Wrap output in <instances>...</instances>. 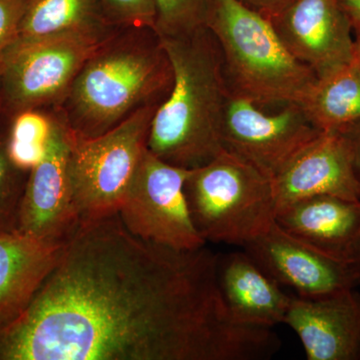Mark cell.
<instances>
[{
	"label": "cell",
	"mask_w": 360,
	"mask_h": 360,
	"mask_svg": "<svg viewBox=\"0 0 360 360\" xmlns=\"http://www.w3.org/2000/svg\"><path fill=\"white\" fill-rule=\"evenodd\" d=\"M219 253L177 250L118 213L82 222L25 314L0 329V360H264L272 328L232 321Z\"/></svg>",
	"instance_id": "cell-1"
},
{
	"label": "cell",
	"mask_w": 360,
	"mask_h": 360,
	"mask_svg": "<svg viewBox=\"0 0 360 360\" xmlns=\"http://www.w3.org/2000/svg\"><path fill=\"white\" fill-rule=\"evenodd\" d=\"M158 39L172 66V84L153 115L148 148L169 165L194 169L224 150L221 125L229 91L221 54L207 27Z\"/></svg>",
	"instance_id": "cell-2"
},
{
	"label": "cell",
	"mask_w": 360,
	"mask_h": 360,
	"mask_svg": "<svg viewBox=\"0 0 360 360\" xmlns=\"http://www.w3.org/2000/svg\"><path fill=\"white\" fill-rule=\"evenodd\" d=\"M172 84V66L158 39L151 44L111 35L78 72L63 101V118L71 134L98 136L156 103Z\"/></svg>",
	"instance_id": "cell-3"
},
{
	"label": "cell",
	"mask_w": 360,
	"mask_h": 360,
	"mask_svg": "<svg viewBox=\"0 0 360 360\" xmlns=\"http://www.w3.org/2000/svg\"><path fill=\"white\" fill-rule=\"evenodd\" d=\"M207 28L219 45L229 94L257 106L300 104L317 77L266 18L238 0H215Z\"/></svg>",
	"instance_id": "cell-4"
},
{
	"label": "cell",
	"mask_w": 360,
	"mask_h": 360,
	"mask_svg": "<svg viewBox=\"0 0 360 360\" xmlns=\"http://www.w3.org/2000/svg\"><path fill=\"white\" fill-rule=\"evenodd\" d=\"M184 193L194 227L205 243L243 248L276 222L271 179L224 148L191 169Z\"/></svg>",
	"instance_id": "cell-5"
},
{
	"label": "cell",
	"mask_w": 360,
	"mask_h": 360,
	"mask_svg": "<svg viewBox=\"0 0 360 360\" xmlns=\"http://www.w3.org/2000/svg\"><path fill=\"white\" fill-rule=\"evenodd\" d=\"M158 104L139 108L98 136H77L68 129V174L80 224L118 213L148 148Z\"/></svg>",
	"instance_id": "cell-6"
},
{
	"label": "cell",
	"mask_w": 360,
	"mask_h": 360,
	"mask_svg": "<svg viewBox=\"0 0 360 360\" xmlns=\"http://www.w3.org/2000/svg\"><path fill=\"white\" fill-rule=\"evenodd\" d=\"M110 35L65 34L18 40L0 65V113L61 104L87 59Z\"/></svg>",
	"instance_id": "cell-7"
},
{
	"label": "cell",
	"mask_w": 360,
	"mask_h": 360,
	"mask_svg": "<svg viewBox=\"0 0 360 360\" xmlns=\"http://www.w3.org/2000/svg\"><path fill=\"white\" fill-rule=\"evenodd\" d=\"M189 172L161 160L146 148L118 210L127 229L139 238L177 250L205 246L184 193Z\"/></svg>",
	"instance_id": "cell-8"
},
{
	"label": "cell",
	"mask_w": 360,
	"mask_h": 360,
	"mask_svg": "<svg viewBox=\"0 0 360 360\" xmlns=\"http://www.w3.org/2000/svg\"><path fill=\"white\" fill-rule=\"evenodd\" d=\"M298 104L266 113L251 101L229 94L221 125L222 148L274 179L321 134Z\"/></svg>",
	"instance_id": "cell-9"
},
{
	"label": "cell",
	"mask_w": 360,
	"mask_h": 360,
	"mask_svg": "<svg viewBox=\"0 0 360 360\" xmlns=\"http://www.w3.org/2000/svg\"><path fill=\"white\" fill-rule=\"evenodd\" d=\"M44 155L30 172L18 231L56 243H68L80 224L68 174V127L63 116H51Z\"/></svg>",
	"instance_id": "cell-10"
},
{
	"label": "cell",
	"mask_w": 360,
	"mask_h": 360,
	"mask_svg": "<svg viewBox=\"0 0 360 360\" xmlns=\"http://www.w3.org/2000/svg\"><path fill=\"white\" fill-rule=\"evenodd\" d=\"M243 248L277 283L288 286L300 297H323L360 284L352 264L310 248L276 222Z\"/></svg>",
	"instance_id": "cell-11"
},
{
	"label": "cell",
	"mask_w": 360,
	"mask_h": 360,
	"mask_svg": "<svg viewBox=\"0 0 360 360\" xmlns=\"http://www.w3.org/2000/svg\"><path fill=\"white\" fill-rule=\"evenodd\" d=\"M270 22L317 78L354 60V27L340 0H297Z\"/></svg>",
	"instance_id": "cell-12"
},
{
	"label": "cell",
	"mask_w": 360,
	"mask_h": 360,
	"mask_svg": "<svg viewBox=\"0 0 360 360\" xmlns=\"http://www.w3.org/2000/svg\"><path fill=\"white\" fill-rule=\"evenodd\" d=\"M271 182L277 210L317 195L360 200L352 153L347 139L340 131H322Z\"/></svg>",
	"instance_id": "cell-13"
},
{
	"label": "cell",
	"mask_w": 360,
	"mask_h": 360,
	"mask_svg": "<svg viewBox=\"0 0 360 360\" xmlns=\"http://www.w3.org/2000/svg\"><path fill=\"white\" fill-rule=\"evenodd\" d=\"M284 324L293 329L309 360H360V293L291 298Z\"/></svg>",
	"instance_id": "cell-14"
},
{
	"label": "cell",
	"mask_w": 360,
	"mask_h": 360,
	"mask_svg": "<svg viewBox=\"0 0 360 360\" xmlns=\"http://www.w3.org/2000/svg\"><path fill=\"white\" fill-rule=\"evenodd\" d=\"M276 224L319 252L352 264L360 238V200L317 195L283 206Z\"/></svg>",
	"instance_id": "cell-15"
},
{
	"label": "cell",
	"mask_w": 360,
	"mask_h": 360,
	"mask_svg": "<svg viewBox=\"0 0 360 360\" xmlns=\"http://www.w3.org/2000/svg\"><path fill=\"white\" fill-rule=\"evenodd\" d=\"M217 276L232 321L240 326L272 328L284 323L292 296L281 290L245 252L219 255Z\"/></svg>",
	"instance_id": "cell-16"
},
{
	"label": "cell",
	"mask_w": 360,
	"mask_h": 360,
	"mask_svg": "<svg viewBox=\"0 0 360 360\" xmlns=\"http://www.w3.org/2000/svg\"><path fill=\"white\" fill-rule=\"evenodd\" d=\"M65 245L18 231L0 234V329L30 307Z\"/></svg>",
	"instance_id": "cell-17"
},
{
	"label": "cell",
	"mask_w": 360,
	"mask_h": 360,
	"mask_svg": "<svg viewBox=\"0 0 360 360\" xmlns=\"http://www.w3.org/2000/svg\"><path fill=\"white\" fill-rule=\"evenodd\" d=\"M99 0H26L20 39L65 34L110 35Z\"/></svg>",
	"instance_id": "cell-18"
},
{
	"label": "cell",
	"mask_w": 360,
	"mask_h": 360,
	"mask_svg": "<svg viewBox=\"0 0 360 360\" xmlns=\"http://www.w3.org/2000/svg\"><path fill=\"white\" fill-rule=\"evenodd\" d=\"M321 131H336L360 120V66L357 61L317 78L298 104Z\"/></svg>",
	"instance_id": "cell-19"
},
{
	"label": "cell",
	"mask_w": 360,
	"mask_h": 360,
	"mask_svg": "<svg viewBox=\"0 0 360 360\" xmlns=\"http://www.w3.org/2000/svg\"><path fill=\"white\" fill-rule=\"evenodd\" d=\"M52 117L39 110L21 111L8 120L7 148L18 167L30 172L41 160L51 135Z\"/></svg>",
	"instance_id": "cell-20"
},
{
	"label": "cell",
	"mask_w": 360,
	"mask_h": 360,
	"mask_svg": "<svg viewBox=\"0 0 360 360\" xmlns=\"http://www.w3.org/2000/svg\"><path fill=\"white\" fill-rule=\"evenodd\" d=\"M158 37L191 34L207 27L215 0H155Z\"/></svg>",
	"instance_id": "cell-21"
},
{
	"label": "cell",
	"mask_w": 360,
	"mask_h": 360,
	"mask_svg": "<svg viewBox=\"0 0 360 360\" xmlns=\"http://www.w3.org/2000/svg\"><path fill=\"white\" fill-rule=\"evenodd\" d=\"M8 123L0 127V234L18 231L30 172L13 162L7 148Z\"/></svg>",
	"instance_id": "cell-22"
},
{
	"label": "cell",
	"mask_w": 360,
	"mask_h": 360,
	"mask_svg": "<svg viewBox=\"0 0 360 360\" xmlns=\"http://www.w3.org/2000/svg\"><path fill=\"white\" fill-rule=\"evenodd\" d=\"M104 16L111 26L131 30H155V0H99Z\"/></svg>",
	"instance_id": "cell-23"
},
{
	"label": "cell",
	"mask_w": 360,
	"mask_h": 360,
	"mask_svg": "<svg viewBox=\"0 0 360 360\" xmlns=\"http://www.w3.org/2000/svg\"><path fill=\"white\" fill-rule=\"evenodd\" d=\"M26 0H0V65L20 39Z\"/></svg>",
	"instance_id": "cell-24"
},
{
	"label": "cell",
	"mask_w": 360,
	"mask_h": 360,
	"mask_svg": "<svg viewBox=\"0 0 360 360\" xmlns=\"http://www.w3.org/2000/svg\"><path fill=\"white\" fill-rule=\"evenodd\" d=\"M243 6L272 21L288 11L297 0H238Z\"/></svg>",
	"instance_id": "cell-25"
},
{
	"label": "cell",
	"mask_w": 360,
	"mask_h": 360,
	"mask_svg": "<svg viewBox=\"0 0 360 360\" xmlns=\"http://www.w3.org/2000/svg\"><path fill=\"white\" fill-rule=\"evenodd\" d=\"M336 131L341 132L347 139L350 153H352L355 177H356L360 186V120L350 123Z\"/></svg>",
	"instance_id": "cell-26"
},
{
	"label": "cell",
	"mask_w": 360,
	"mask_h": 360,
	"mask_svg": "<svg viewBox=\"0 0 360 360\" xmlns=\"http://www.w3.org/2000/svg\"><path fill=\"white\" fill-rule=\"evenodd\" d=\"M341 6L352 20V27L360 25V0H340Z\"/></svg>",
	"instance_id": "cell-27"
},
{
	"label": "cell",
	"mask_w": 360,
	"mask_h": 360,
	"mask_svg": "<svg viewBox=\"0 0 360 360\" xmlns=\"http://www.w3.org/2000/svg\"><path fill=\"white\" fill-rule=\"evenodd\" d=\"M352 264L360 276V238L356 248H355L354 257H352Z\"/></svg>",
	"instance_id": "cell-28"
},
{
	"label": "cell",
	"mask_w": 360,
	"mask_h": 360,
	"mask_svg": "<svg viewBox=\"0 0 360 360\" xmlns=\"http://www.w3.org/2000/svg\"><path fill=\"white\" fill-rule=\"evenodd\" d=\"M354 58L360 66V33H356V39H354Z\"/></svg>",
	"instance_id": "cell-29"
},
{
	"label": "cell",
	"mask_w": 360,
	"mask_h": 360,
	"mask_svg": "<svg viewBox=\"0 0 360 360\" xmlns=\"http://www.w3.org/2000/svg\"><path fill=\"white\" fill-rule=\"evenodd\" d=\"M354 32L356 33H360V25L354 26Z\"/></svg>",
	"instance_id": "cell-30"
},
{
	"label": "cell",
	"mask_w": 360,
	"mask_h": 360,
	"mask_svg": "<svg viewBox=\"0 0 360 360\" xmlns=\"http://www.w3.org/2000/svg\"><path fill=\"white\" fill-rule=\"evenodd\" d=\"M4 120V118H2L1 113H0V120ZM0 127H1V125H0Z\"/></svg>",
	"instance_id": "cell-31"
}]
</instances>
